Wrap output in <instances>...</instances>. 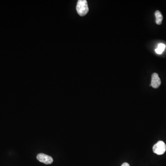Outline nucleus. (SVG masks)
Instances as JSON below:
<instances>
[{"label": "nucleus", "instance_id": "0eeeda50", "mask_svg": "<svg viewBox=\"0 0 166 166\" xmlns=\"http://www.w3.org/2000/svg\"><path fill=\"white\" fill-rule=\"evenodd\" d=\"M121 166H130V165L127 162H125V163H123Z\"/></svg>", "mask_w": 166, "mask_h": 166}, {"label": "nucleus", "instance_id": "39448f33", "mask_svg": "<svg viewBox=\"0 0 166 166\" xmlns=\"http://www.w3.org/2000/svg\"><path fill=\"white\" fill-rule=\"evenodd\" d=\"M155 15L156 18V23L158 25H160L162 23V21L163 20V16L162 14L160 11L157 10L155 12Z\"/></svg>", "mask_w": 166, "mask_h": 166}, {"label": "nucleus", "instance_id": "f03ea898", "mask_svg": "<svg viewBox=\"0 0 166 166\" xmlns=\"http://www.w3.org/2000/svg\"><path fill=\"white\" fill-rule=\"evenodd\" d=\"M153 152L158 155H163L166 151V145L164 142L159 141L154 145L153 147Z\"/></svg>", "mask_w": 166, "mask_h": 166}, {"label": "nucleus", "instance_id": "7ed1b4c3", "mask_svg": "<svg viewBox=\"0 0 166 166\" xmlns=\"http://www.w3.org/2000/svg\"><path fill=\"white\" fill-rule=\"evenodd\" d=\"M36 158L40 162H42L46 165L52 164L53 162V159L51 157L43 153L38 154Z\"/></svg>", "mask_w": 166, "mask_h": 166}, {"label": "nucleus", "instance_id": "423d86ee", "mask_svg": "<svg viewBox=\"0 0 166 166\" xmlns=\"http://www.w3.org/2000/svg\"><path fill=\"white\" fill-rule=\"evenodd\" d=\"M166 46L163 43H160L158 45L157 48L155 50V51L157 54H161L164 50H165Z\"/></svg>", "mask_w": 166, "mask_h": 166}, {"label": "nucleus", "instance_id": "f257e3e1", "mask_svg": "<svg viewBox=\"0 0 166 166\" xmlns=\"http://www.w3.org/2000/svg\"><path fill=\"white\" fill-rule=\"evenodd\" d=\"M76 10L78 15L80 16H85L89 10L87 1L78 0L77 4Z\"/></svg>", "mask_w": 166, "mask_h": 166}, {"label": "nucleus", "instance_id": "20e7f679", "mask_svg": "<svg viewBox=\"0 0 166 166\" xmlns=\"http://www.w3.org/2000/svg\"><path fill=\"white\" fill-rule=\"evenodd\" d=\"M160 84H161V81L158 74L157 73H154L152 74L151 84L150 86H152L155 89H157L160 86Z\"/></svg>", "mask_w": 166, "mask_h": 166}]
</instances>
